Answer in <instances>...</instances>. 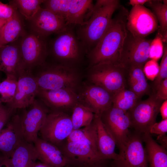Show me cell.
<instances>
[{
  "label": "cell",
  "mask_w": 167,
  "mask_h": 167,
  "mask_svg": "<svg viewBox=\"0 0 167 167\" xmlns=\"http://www.w3.org/2000/svg\"><path fill=\"white\" fill-rule=\"evenodd\" d=\"M120 6L118 0H98L88 14L87 21L79 26L76 36L87 54L96 45L112 23L113 15Z\"/></svg>",
  "instance_id": "cell-1"
},
{
  "label": "cell",
  "mask_w": 167,
  "mask_h": 167,
  "mask_svg": "<svg viewBox=\"0 0 167 167\" xmlns=\"http://www.w3.org/2000/svg\"><path fill=\"white\" fill-rule=\"evenodd\" d=\"M127 15L113 19L105 33L87 54L90 67L105 63L121 64V54L127 34Z\"/></svg>",
  "instance_id": "cell-2"
},
{
  "label": "cell",
  "mask_w": 167,
  "mask_h": 167,
  "mask_svg": "<svg viewBox=\"0 0 167 167\" xmlns=\"http://www.w3.org/2000/svg\"><path fill=\"white\" fill-rule=\"evenodd\" d=\"M36 68V71L32 73L39 88L75 90L79 78L76 71L71 66L60 64L47 65L45 62Z\"/></svg>",
  "instance_id": "cell-3"
},
{
  "label": "cell",
  "mask_w": 167,
  "mask_h": 167,
  "mask_svg": "<svg viewBox=\"0 0 167 167\" xmlns=\"http://www.w3.org/2000/svg\"><path fill=\"white\" fill-rule=\"evenodd\" d=\"M46 38L29 31L21 37L20 53L23 71L32 72L45 62L48 54Z\"/></svg>",
  "instance_id": "cell-4"
},
{
  "label": "cell",
  "mask_w": 167,
  "mask_h": 167,
  "mask_svg": "<svg viewBox=\"0 0 167 167\" xmlns=\"http://www.w3.org/2000/svg\"><path fill=\"white\" fill-rule=\"evenodd\" d=\"M126 69L121 64L105 63L90 67L88 78L92 84L113 95L126 88Z\"/></svg>",
  "instance_id": "cell-5"
},
{
  "label": "cell",
  "mask_w": 167,
  "mask_h": 167,
  "mask_svg": "<svg viewBox=\"0 0 167 167\" xmlns=\"http://www.w3.org/2000/svg\"><path fill=\"white\" fill-rule=\"evenodd\" d=\"M71 116L62 111H50L40 131L41 139L58 148L73 130Z\"/></svg>",
  "instance_id": "cell-6"
},
{
  "label": "cell",
  "mask_w": 167,
  "mask_h": 167,
  "mask_svg": "<svg viewBox=\"0 0 167 167\" xmlns=\"http://www.w3.org/2000/svg\"><path fill=\"white\" fill-rule=\"evenodd\" d=\"M163 101L157 99L154 95L140 100L127 112L131 123V127L140 134L149 133L151 126L156 122L159 109Z\"/></svg>",
  "instance_id": "cell-7"
},
{
  "label": "cell",
  "mask_w": 167,
  "mask_h": 167,
  "mask_svg": "<svg viewBox=\"0 0 167 167\" xmlns=\"http://www.w3.org/2000/svg\"><path fill=\"white\" fill-rule=\"evenodd\" d=\"M72 26H68L52 41L50 52L53 57L59 62L74 63L79 60L84 51Z\"/></svg>",
  "instance_id": "cell-8"
},
{
  "label": "cell",
  "mask_w": 167,
  "mask_h": 167,
  "mask_svg": "<svg viewBox=\"0 0 167 167\" xmlns=\"http://www.w3.org/2000/svg\"><path fill=\"white\" fill-rule=\"evenodd\" d=\"M100 117L120 151L124 147L130 133L129 128L131 127V123L127 112L112 105Z\"/></svg>",
  "instance_id": "cell-9"
},
{
  "label": "cell",
  "mask_w": 167,
  "mask_h": 167,
  "mask_svg": "<svg viewBox=\"0 0 167 167\" xmlns=\"http://www.w3.org/2000/svg\"><path fill=\"white\" fill-rule=\"evenodd\" d=\"M58 148L66 164L75 167H93L103 161L97 148L88 144L66 141Z\"/></svg>",
  "instance_id": "cell-10"
},
{
  "label": "cell",
  "mask_w": 167,
  "mask_h": 167,
  "mask_svg": "<svg viewBox=\"0 0 167 167\" xmlns=\"http://www.w3.org/2000/svg\"><path fill=\"white\" fill-rule=\"evenodd\" d=\"M20 116L24 139L33 143L38 138V134L45 121L49 109L40 99H35Z\"/></svg>",
  "instance_id": "cell-11"
},
{
  "label": "cell",
  "mask_w": 167,
  "mask_h": 167,
  "mask_svg": "<svg viewBox=\"0 0 167 167\" xmlns=\"http://www.w3.org/2000/svg\"><path fill=\"white\" fill-rule=\"evenodd\" d=\"M126 27L134 36L145 38L157 28V21L155 14L144 6H134L127 15Z\"/></svg>",
  "instance_id": "cell-12"
},
{
  "label": "cell",
  "mask_w": 167,
  "mask_h": 167,
  "mask_svg": "<svg viewBox=\"0 0 167 167\" xmlns=\"http://www.w3.org/2000/svg\"><path fill=\"white\" fill-rule=\"evenodd\" d=\"M142 134H130L123 149L120 159L114 161L113 167H148L147 154L143 145Z\"/></svg>",
  "instance_id": "cell-13"
},
{
  "label": "cell",
  "mask_w": 167,
  "mask_h": 167,
  "mask_svg": "<svg viewBox=\"0 0 167 167\" xmlns=\"http://www.w3.org/2000/svg\"><path fill=\"white\" fill-rule=\"evenodd\" d=\"M152 40L135 37L127 31L122 51L121 63L125 66H143L149 60V51Z\"/></svg>",
  "instance_id": "cell-14"
},
{
  "label": "cell",
  "mask_w": 167,
  "mask_h": 167,
  "mask_svg": "<svg viewBox=\"0 0 167 167\" xmlns=\"http://www.w3.org/2000/svg\"><path fill=\"white\" fill-rule=\"evenodd\" d=\"M29 22L30 31L46 38L51 34H58L63 32L68 26L63 19L42 7Z\"/></svg>",
  "instance_id": "cell-15"
},
{
  "label": "cell",
  "mask_w": 167,
  "mask_h": 167,
  "mask_svg": "<svg viewBox=\"0 0 167 167\" xmlns=\"http://www.w3.org/2000/svg\"><path fill=\"white\" fill-rule=\"evenodd\" d=\"M52 111L66 113L79 102L75 91L66 88L45 90L39 88L37 96Z\"/></svg>",
  "instance_id": "cell-16"
},
{
  "label": "cell",
  "mask_w": 167,
  "mask_h": 167,
  "mask_svg": "<svg viewBox=\"0 0 167 167\" xmlns=\"http://www.w3.org/2000/svg\"><path fill=\"white\" fill-rule=\"evenodd\" d=\"M79 102L99 116L112 105L113 94L99 86H87L79 94Z\"/></svg>",
  "instance_id": "cell-17"
},
{
  "label": "cell",
  "mask_w": 167,
  "mask_h": 167,
  "mask_svg": "<svg viewBox=\"0 0 167 167\" xmlns=\"http://www.w3.org/2000/svg\"><path fill=\"white\" fill-rule=\"evenodd\" d=\"M38 89L32 72H25L18 78L17 90L13 99L6 105L15 109L26 108L34 101Z\"/></svg>",
  "instance_id": "cell-18"
},
{
  "label": "cell",
  "mask_w": 167,
  "mask_h": 167,
  "mask_svg": "<svg viewBox=\"0 0 167 167\" xmlns=\"http://www.w3.org/2000/svg\"><path fill=\"white\" fill-rule=\"evenodd\" d=\"M23 139L20 116L14 114L6 127L0 132V152L5 157L10 158Z\"/></svg>",
  "instance_id": "cell-19"
},
{
  "label": "cell",
  "mask_w": 167,
  "mask_h": 167,
  "mask_svg": "<svg viewBox=\"0 0 167 167\" xmlns=\"http://www.w3.org/2000/svg\"><path fill=\"white\" fill-rule=\"evenodd\" d=\"M21 37L0 48V71L6 75H11L18 79L24 72L21 68L20 53Z\"/></svg>",
  "instance_id": "cell-20"
},
{
  "label": "cell",
  "mask_w": 167,
  "mask_h": 167,
  "mask_svg": "<svg viewBox=\"0 0 167 167\" xmlns=\"http://www.w3.org/2000/svg\"><path fill=\"white\" fill-rule=\"evenodd\" d=\"M33 144L37 159L49 167H62L66 164L62 152L57 146L39 138Z\"/></svg>",
  "instance_id": "cell-21"
},
{
  "label": "cell",
  "mask_w": 167,
  "mask_h": 167,
  "mask_svg": "<svg viewBox=\"0 0 167 167\" xmlns=\"http://www.w3.org/2000/svg\"><path fill=\"white\" fill-rule=\"evenodd\" d=\"M94 119L96 126L97 150L101 159L119 160L120 156L115 152V141L107 131L100 117L94 114Z\"/></svg>",
  "instance_id": "cell-22"
},
{
  "label": "cell",
  "mask_w": 167,
  "mask_h": 167,
  "mask_svg": "<svg viewBox=\"0 0 167 167\" xmlns=\"http://www.w3.org/2000/svg\"><path fill=\"white\" fill-rule=\"evenodd\" d=\"M126 69V88L134 92L140 99L151 93L150 85L143 71V66L131 65Z\"/></svg>",
  "instance_id": "cell-23"
},
{
  "label": "cell",
  "mask_w": 167,
  "mask_h": 167,
  "mask_svg": "<svg viewBox=\"0 0 167 167\" xmlns=\"http://www.w3.org/2000/svg\"><path fill=\"white\" fill-rule=\"evenodd\" d=\"M23 17L17 10L0 32V48L21 37L26 30Z\"/></svg>",
  "instance_id": "cell-24"
},
{
  "label": "cell",
  "mask_w": 167,
  "mask_h": 167,
  "mask_svg": "<svg viewBox=\"0 0 167 167\" xmlns=\"http://www.w3.org/2000/svg\"><path fill=\"white\" fill-rule=\"evenodd\" d=\"M145 144L148 167H167V152L166 148L159 144L149 133L142 134Z\"/></svg>",
  "instance_id": "cell-25"
},
{
  "label": "cell",
  "mask_w": 167,
  "mask_h": 167,
  "mask_svg": "<svg viewBox=\"0 0 167 167\" xmlns=\"http://www.w3.org/2000/svg\"><path fill=\"white\" fill-rule=\"evenodd\" d=\"M10 159L15 167H32L37 159V153L34 144L23 139L15 149Z\"/></svg>",
  "instance_id": "cell-26"
},
{
  "label": "cell",
  "mask_w": 167,
  "mask_h": 167,
  "mask_svg": "<svg viewBox=\"0 0 167 167\" xmlns=\"http://www.w3.org/2000/svg\"><path fill=\"white\" fill-rule=\"evenodd\" d=\"M94 4L91 0H71L66 22L68 26L84 24Z\"/></svg>",
  "instance_id": "cell-27"
},
{
  "label": "cell",
  "mask_w": 167,
  "mask_h": 167,
  "mask_svg": "<svg viewBox=\"0 0 167 167\" xmlns=\"http://www.w3.org/2000/svg\"><path fill=\"white\" fill-rule=\"evenodd\" d=\"M66 141L88 144L97 149L96 126L94 118L89 125L73 130Z\"/></svg>",
  "instance_id": "cell-28"
},
{
  "label": "cell",
  "mask_w": 167,
  "mask_h": 167,
  "mask_svg": "<svg viewBox=\"0 0 167 167\" xmlns=\"http://www.w3.org/2000/svg\"><path fill=\"white\" fill-rule=\"evenodd\" d=\"M156 15L160 24L157 35L163 42L166 43L167 39V1L149 0L146 3Z\"/></svg>",
  "instance_id": "cell-29"
},
{
  "label": "cell",
  "mask_w": 167,
  "mask_h": 167,
  "mask_svg": "<svg viewBox=\"0 0 167 167\" xmlns=\"http://www.w3.org/2000/svg\"><path fill=\"white\" fill-rule=\"evenodd\" d=\"M140 100L134 92L125 88L113 95L112 105L127 112Z\"/></svg>",
  "instance_id": "cell-30"
},
{
  "label": "cell",
  "mask_w": 167,
  "mask_h": 167,
  "mask_svg": "<svg viewBox=\"0 0 167 167\" xmlns=\"http://www.w3.org/2000/svg\"><path fill=\"white\" fill-rule=\"evenodd\" d=\"M72 111L71 117L73 130L86 126L89 125L93 120L94 113L79 102L74 106Z\"/></svg>",
  "instance_id": "cell-31"
},
{
  "label": "cell",
  "mask_w": 167,
  "mask_h": 167,
  "mask_svg": "<svg viewBox=\"0 0 167 167\" xmlns=\"http://www.w3.org/2000/svg\"><path fill=\"white\" fill-rule=\"evenodd\" d=\"M44 0H12L9 3L14 6L20 15L28 22L35 16L40 9Z\"/></svg>",
  "instance_id": "cell-32"
},
{
  "label": "cell",
  "mask_w": 167,
  "mask_h": 167,
  "mask_svg": "<svg viewBox=\"0 0 167 167\" xmlns=\"http://www.w3.org/2000/svg\"><path fill=\"white\" fill-rule=\"evenodd\" d=\"M18 79L11 75L0 83V101L1 103H8L12 101L16 92Z\"/></svg>",
  "instance_id": "cell-33"
},
{
  "label": "cell",
  "mask_w": 167,
  "mask_h": 167,
  "mask_svg": "<svg viewBox=\"0 0 167 167\" xmlns=\"http://www.w3.org/2000/svg\"><path fill=\"white\" fill-rule=\"evenodd\" d=\"M71 0H46L42 4L48 9L61 17L66 21Z\"/></svg>",
  "instance_id": "cell-34"
},
{
  "label": "cell",
  "mask_w": 167,
  "mask_h": 167,
  "mask_svg": "<svg viewBox=\"0 0 167 167\" xmlns=\"http://www.w3.org/2000/svg\"><path fill=\"white\" fill-rule=\"evenodd\" d=\"M167 78V45L164 46V52L159 66L158 75L151 85H150V94H154L161 83Z\"/></svg>",
  "instance_id": "cell-35"
},
{
  "label": "cell",
  "mask_w": 167,
  "mask_h": 167,
  "mask_svg": "<svg viewBox=\"0 0 167 167\" xmlns=\"http://www.w3.org/2000/svg\"><path fill=\"white\" fill-rule=\"evenodd\" d=\"M164 52V45L161 37L157 35L152 41L149 51V58L157 61L162 57Z\"/></svg>",
  "instance_id": "cell-36"
},
{
  "label": "cell",
  "mask_w": 167,
  "mask_h": 167,
  "mask_svg": "<svg viewBox=\"0 0 167 167\" xmlns=\"http://www.w3.org/2000/svg\"><path fill=\"white\" fill-rule=\"evenodd\" d=\"M159 68L157 61L153 59L149 60L143 67V71L146 78L153 81L158 75Z\"/></svg>",
  "instance_id": "cell-37"
},
{
  "label": "cell",
  "mask_w": 167,
  "mask_h": 167,
  "mask_svg": "<svg viewBox=\"0 0 167 167\" xmlns=\"http://www.w3.org/2000/svg\"><path fill=\"white\" fill-rule=\"evenodd\" d=\"M16 109L11 108L2 103L0 104V132L11 119Z\"/></svg>",
  "instance_id": "cell-38"
},
{
  "label": "cell",
  "mask_w": 167,
  "mask_h": 167,
  "mask_svg": "<svg viewBox=\"0 0 167 167\" xmlns=\"http://www.w3.org/2000/svg\"><path fill=\"white\" fill-rule=\"evenodd\" d=\"M167 132V119H162L161 121L156 122L150 127L149 133L158 135H165Z\"/></svg>",
  "instance_id": "cell-39"
},
{
  "label": "cell",
  "mask_w": 167,
  "mask_h": 167,
  "mask_svg": "<svg viewBox=\"0 0 167 167\" xmlns=\"http://www.w3.org/2000/svg\"><path fill=\"white\" fill-rule=\"evenodd\" d=\"M16 10L13 5L0 2V18L8 20L13 15Z\"/></svg>",
  "instance_id": "cell-40"
},
{
  "label": "cell",
  "mask_w": 167,
  "mask_h": 167,
  "mask_svg": "<svg viewBox=\"0 0 167 167\" xmlns=\"http://www.w3.org/2000/svg\"><path fill=\"white\" fill-rule=\"evenodd\" d=\"M153 95L159 100L164 101L167 100V78L161 83L155 94Z\"/></svg>",
  "instance_id": "cell-41"
},
{
  "label": "cell",
  "mask_w": 167,
  "mask_h": 167,
  "mask_svg": "<svg viewBox=\"0 0 167 167\" xmlns=\"http://www.w3.org/2000/svg\"><path fill=\"white\" fill-rule=\"evenodd\" d=\"M162 119H167V100L164 101L159 109Z\"/></svg>",
  "instance_id": "cell-42"
},
{
  "label": "cell",
  "mask_w": 167,
  "mask_h": 167,
  "mask_svg": "<svg viewBox=\"0 0 167 167\" xmlns=\"http://www.w3.org/2000/svg\"><path fill=\"white\" fill-rule=\"evenodd\" d=\"M157 139L161 143V145L165 148H167V138L166 135H158Z\"/></svg>",
  "instance_id": "cell-43"
},
{
  "label": "cell",
  "mask_w": 167,
  "mask_h": 167,
  "mask_svg": "<svg viewBox=\"0 0 167 167\" xmlns=\"http://www.w3.org/2000/svg\"><path fill=\"white\" fill-rule=\"evenodd\" d=\"M149 0H130L129 4L132 6L138 5L143 6V5L146 4Z\"/></svg>",
  "instance_id": "cell-44"
},
{
  "label": "cell",
  "mask_w": 167,
  "mask_h": 167,
  "mask_svg": "<svg viewBox=\"0 0 167 167\" xmlns=\"http://www.w3.org/2000/svg\"><path fill=\"white\" fill-rule=\"evenodd\" d=\"M5 167H15L11 162L10 158H5L3 164Z\"/></svg>",
  "instance_id": "cell-45"
},
{
  "label": "cell",
  "mask_w": 167,
  "mask_h": 167,
  "mask_svg": "<svg viewBox=\"0 0 167 167\" xmlns=\"http://www.w3.org/2000/svg\"><path fill=\"white\" fill-rule=\"evenodd\" d=\"M32 167H49L46 165L41 162H36L33 165Z\"/></svg>",
  "instance_id": "cell-46"
},
{
  "label": "cell",
  "mask_w": 167,
  "mask_h": 167,
  "mask_svg": "<svg viewBox=\"0 0 167 167\" xmlns=\"http://www.w3.org/2000/svg\"><path fill=\"white\" fill-rule=\"evenodd\" d=\"M7 20L0 18V32Z\"/></svg>",
  "instance_id": "cell-47"
},
{
  "label": "cell",
  "mask_w": 167,
  "mask_h": 167,
  "mask_svg": "<svg viewBox=\"0 0 167 167\" xmlns=\"http://www.w3.org/2000/svg\"><path fill=\"white\" fill-rule=\"evenodd\" d=\"M5 158L2 154H0V167L3 166V162Z\"/></svg>",
  "instance_id": "cell-48"
},
{
  "label": "cell",
  "mask_w": 167,
  "mask_h": 167,
  "mask_svg": "<svg viewBox=\"0 0 167 167\" xmlns=\"http://www.w3.org/2000/svg\"><path fill=\"white\" fill-rule=\"evenodd\" d=\"M62 167H75L72 165H71L69 164H66L65 166H63Z\"/></svg>",
  "instance_id": "cell-49"
},
{
  "label": "cell",
  "mask_w": 167,
  "mask_h": 167,
  "mask_svg": "<svg viewBox=\"0 0 167 167\" xmlns=\"http://www.w3.org/2000/svg\"><path fill=\"white\" fill-rule=\"evenodd\" d=\"M98 167V166H94V167ZM112 167H113V166Z\"/></svg>",
  "instance_id": "cell-50"
},
{
  "label": "cell",
  "mask_w": 167,
  "mask_h": 167,
  "mask_svg": "<svg viewBox=\"0 0 167 167\" xmlns=\"http://www.w3.org/2000/svg\"><path fill=\"white\" fill-rule=\"evenodd\" d=\"M0 82H1V81H0ZM1 103H1V101H0V104H1Z\"/></svg>",
  "instance_id": "cell-51"
},
{
  "label": "cell",
  "mask_w": 167,
  "mask_h": 167,
  "mask_svg": "<svg viewBox=\"0 0 167 167\" xmlns=\"http://www.w3.org/2000/svg\"></svg>",
  "instance_id": "cell-52"
}]
</instances>
